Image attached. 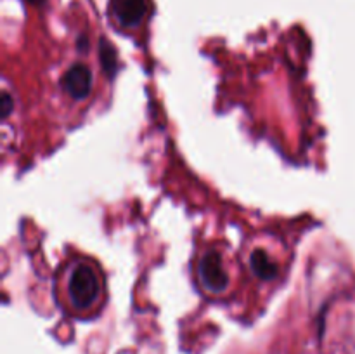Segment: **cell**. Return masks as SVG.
<instances>
[{"label": "cell", "mask_w": 355, "mask_h": 354, "mask_svg": "<svg viewBox=\"0 0 355 354\" xmlns=\"http://www.w3.org/2000/svg\"><path fill=\"white\" fill-rule=\"evenodd\" d=\"M101 278L97 269L89 262L73 264L68 274V298L78 311H89L101 298Z\"/></svg>", "instance_id": "6da1fadb"}, {"label": "cell", "mask_w": 355, "mask_h": 354, "mask_svg": "<svg viewBox=\"0 0 355 354\" xmlns=\"http://www.w3.org/2000/svg\"><path fill=\"white\" fill-rule=\"evenodd\" d=\"M198 278L205 290L210 294H222L229 287V274L224 267V260L217 250H208L198 262Z\"/></svg>", "instance_id": "7a4b0ae2"}, {"label": "cell", "mask_w": 355, "mask_h": 354, "mask_svg": "<svg viewBox=\"0 0 355 354\" xmlns=\"http://www.w3.org/2000/svg\"><path fill=\"white\" fill-rule=\"evenodd\" d=\"M94 85V75L90 71V68L82 62H76L73 65L68 71L62 75L61 78V87L69 97L76 101H82L85 97H89V94L92 92Z\"/></svg>", "instance_id": "3957f363"}, {"label": "cell", "mask_w": 355, "mask_h": 354, "mask_svg": "<svg viewBox=\"0 0 355 354\" xmlns=\"http://www.w3.org/2000/svg\"><path fill=\"white\" fill-rule=\"evenodd\" d=\"M111 16L125 28H135L144 21L149 12L148 0H111Z\"/></svg>", "instance_id": "277c9868"}, {"label": "cell", "mask_w": 355, "mask_h": 354, "mask_svg": "<svg viewBox=\"0 0 355 354\" xmlns=\"http://www.w3.org/2000/svg\"><path fill=\"white\" fill-rule=\"evenodd\" d=\"M250 264H252L253 273L262 280H274L277 276V266L263 250H255L250 257Z\"/></svg>", "instance_id": "5b68a950"}, {"label": "cell", "mask_w": 355, "mask_h": 354, "mask_svg": "<svg viewBox=\"0 0 355 354\" xmlns=\"http://www.w3.org/2000/svg\"><path fill=\"white\" fill-rule=\"evenodd\" d=\"M99 56H101V65H103L104 71L107 76H113L118 69V58L116 51H114L113 45L107 40H101L99 45Z\"/></svg>", "instance_id": "8992f818"}, {"label": "cell", "mask_w": 355, "mask_h": 354, "mask_svg": "<svg viewBox=\"0 0 355 354\" xmlns=\"http://www.w3.org/2000/svg\"><path fill=\"white\" fill-rule=\"evenodd\" d=\"M0 108H2V118L9 117V113L12 111V99H10L9 92L2 94V101H0Z\"/></svg>", "instance_id": "52a82bcc"}, {"label": "cell", "mask_w": 355, "mask_h": 354, "mask_svg": "<svg viewBox=\"0 0 355 354\" xmlns=\"http://www.w3.org/2000/svg\"><path fill=\"white\" fill-rule=\"evenodd\" d=\"M28 3H33V6H42V3H45V0H26Z\"/></svg>", "instance_id": "ba28073f"}]
</instances>
